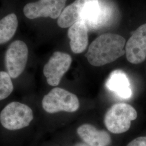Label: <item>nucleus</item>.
I'll use <instances>...</instances> for the list:
<instances>
[{
    "mask_svg": "<svg viewBox=\"0 0 146 146\" xmlns=\"http://www.w3.org/2000/svg\"><path fill=\"white\" fill-rule=\"evenodd\" d=\"M125 38L115 34H105L95 39L86 54L89 63L100 67L113 62L125 54Z\"/></svg>",
    "mask_w": 146,
    "mask_h": 146,
    "instance_id": "1",
    "label": "nucleus"
},
{
    "mask_svg": "<svg viewBox=\"0 0 146 146\" xmlns=\"http://www.w3.org/2000/svg\"><path fill=\"white\" fill-rule=\"evenodd\" d=\"M137 116L135 109L130 104H116L113 105L104 115V125L112 133H123L129 129L131 121L135 120Z\"/></svg>",
    "mask_w": 146,
    "mask_h": 146,
    "instance_id": "2",
    "label": "nucleus"
},
{
    "mask_svg": "<svg viewBox=\"0 0 146 146\" xmlns=\"http://www.w3.org/2000/svg\"><path fill=\"white\" fill-rule=\"evenodd\" d=\"M33 111L27 105L18 102L7 104L0 113V122L5 129L15 131L24 128L33 120Z\"/></svg>",
    "mask_w": 146,
    "mask_h": 146,
    "instance_id": "3",
    "label": "nucleus"
},
{
    "mask_svg": "<svg viewBox=\"0 0 146 146\" xmlns=\"http://www.w3.org/2000/svg\"><path fill=\"white\" fill-rule=\"evenodd\" d=\"M42 107L48 113L60 111L75 112L80 107L78 97L67 90L61 88L52 89L43 98Z\"/></svg>",
    "mask_w": 146,
    "mask_h": 146,
    "instance_id": "4",
    "label": "nucleus"
},
{
    "mask_svg": "<svg viewBox=\"0 0 146 146\" xmlns=\"http://www.w3.org/2000/svg\"><path fill=\"white\" fill-rule=\"evenodd\" d=\"M28 58V48L26 43L16 40L9 45L5 52V65L11 78H17L23 73Z\"/></svg>",
    "mask_w": 146,
    "mask_h": 146,
    "instance_id": "5",
    "label": "nucleus"
},
{
    "mask_svg": "<svg viewBox=\"0 0 146 146\" xmlns=\"http://www.w3.org/2000/svg\"><path fill=\"white\" fill-rule=\"evenodd\" d=\"M72 62V57L68 54L61 52H54L43 68V74L47 83L54 87L58 86Z\"/></svg>",
    "mask_w": 146,
    "mask_h": 146,
    "instance_id": "6",
    "label": "nucleus"
},
{
    "mask_svg": "<svg viewBox=\"0 0 146 146\" xmlns=\"http://www.w3.org/2000/svg\"><path fill=\"white\" fill-rule=\"evenodd\" d=\"M67 0H39L27 4L23 13L29 19L49 17L58 18L65 6Z\"/></svg>",
    "mask_w": 146,
    "mask_h": 146,
    "instance_id": "7",
    "label": "nucleus"
},
{
    "mask_svg": "<svg viewBox=\"0 0 146 146\" xmlns=\"http://www.w3.org/2000/svg\"><path fill=\"white\" fill-rule=\"evenodd\" d=\"M125 53L127 60L139 64L146 58V23L139 27L126 43Z\"/></svg>",
    "mask_w": 146,
    "mask_h": 146,
    "instance_id": "8",
    "label": "nucleus"
},
{
    "mask_svg": "<svg viewBox=\"0 0 146 146\" xmlns=\"http://www.w3.org/2000/svg\"><path fill=\"white\" fill-rule=\"evenodd\" d=\"M114 8L109 2L99 0L84 22L90 30H97L107 25L113 17Z\"/></svg>",
    "mask_w": 146,
    "mask_h": 146,
    "instance_id": "9",
    "label": "nucleus"
},
{
    "mask_svg": "<svg viewBox=\"0 0 146 146\" xmlns=\"http://www.w3.org/2000/svg\"><path fill=\"white\" fill-rule=\"evenodd\" d=\"M96 1L97 0H75L63 10L58 18V26L62 28H66L81 21L86 10Z\"/></svg>",
    "mask_w": 146,
    "mask_h": 146,
    "instance_id": "10",
    "label": "nucleus"
},
{
    "mask_svg": "<svg viewBox=\"0 0 146 146\" xmlns=\"http://www.w3.org/2000/svg\"><path fill=\"white\" fill-rule=\"evenodd\" d=\"M105 86L119 98L128 99L132 95L131 84L127 75L121 70L113 71L106 80Z\"/></svg>",
    "mask_w": 146,
    "mask_h": 146,
    "instance_id": "11",
    "label": "nucleus"
},
{
    "mask_svg": "<svg viewBox=\"0 0 146 146\" xmlns=\"http://www.w3.org/2000/svg\"><path fill=\"white\" fill-rule=\"evenodd\" d=\"M78 136L89 146H108L111 143L110 134L97 129L94 125L84 124L77 129Z\"/></svg>",
    "mask_w": 146,
    "mask_h": 146,
    "instance_id": "12",
    "label": "nucleus"
},
{
    "mask_svg": "<svg viewBox=\"0 0 146 146\" xmlns=\"http://www.w3.org/2000/svg\"><path fill=\"white\" fill-rule=\"evenodd\" d=\"M88 29L83 21H78L69 27L68 36L73 52L80 54L86 49L88 44Z\"/></svg>",
    "mask_w": 146,
    "mask_h": 146,
    "instance_id": "13",
    "label": "nucleus"
},
{
    "mask_svg": "<svg viewBox=\"0 0 146 146\" xmlns=\"http://www.w3.org/2000/svg\"><path fill=\"white\" fill-rule=\"evenodd\" d=\"M18 27V20L14 13L5 16L0 20V44H4L13 38Z\"/></svg>",
    "mask_w": 146,
    "mask_h": 146,
    "instance_id": "14",
    "label": "nucleus"
},
{
    "mask_svg": "<svg viewBox=\"0 0 146 146\" xmlns=\"http://www.w3.org/2000/svg\"><path fill=\"white\" fill-rule=\"evenodd\" d=\"M14 86L8 73L0 72V101L8 98L13 92Z\"/></svg>",
    "mask_w": 146,
    "mask_h": 146,
    "instance_id": "15",
    "label": "nucleus"
},
{
    "mask_svg": "<svg viewBox=\"0 0 146 146\" xmlns=\"http://www.w3.org/2000/svg\"><path fill=\"white\" fill-rule=\"evenodd\" d=\"M127 146H146V136L136 138L129 142Z\"/></svg>",
    "mask_w": 146,
    "mask_h": 146,
    "instance_id": "16",
    "label": "nucleus"
},
{
    "mask_svg": "<svg viewBox=\"0 0 146 146\" xmlns=\"http://www.w3.org/2000/svg\"><path fill=\"white\" fill-rule=\"evenodd\" d=\"M75 146H89L86 145V144H84V143H78L76 144Z\"/></svg>",
    "mask_w": 146,
    "mask_h": 146,
    "instance_id": "17",
    "label": "nucleus"
}]
</instances>
